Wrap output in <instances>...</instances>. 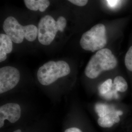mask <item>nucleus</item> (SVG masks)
<instances>
[{
    "mask_svg": "<svg viewBox=\"0 0 132 132\" xmlns=\"http://www.w3.org/2000/svg\"><path fill=\"white\" fill-rule=\"evenodd\" d=\"M117 64V59L112 51L104 48L90 58L85 68V75L89 78L94 79L103 71L113 70Z\"/></svg>",
    "mask_w": 132,
    "mask_h": 132,
    "instance_id": "1",
    "label": "nucleus"
},
{
    "mask_svg": "<svg viewBox=\"0 0 132 132\" xmlns=\"http://www.w3.org/2000/svg\"><path fill=\"white\" fill-rule=\"evenodd\" d=\"M3 27L5 34L16 44L23 42L24 38L28 41L32 42L38 37V28L35 25L23 26L12 16L5 19Z\"/></svg>",
    "mask_w": 132,
    "mask_h": 132,
    "instance_id": "2",
    "label": "nucleus"
},
{
    "mask_svg": "<svg viewBox=\"0 0 132 132\" xmlns=\"http://www.w3.org/2000/svg\"><path fill=\"white\" fill-rule=\"evenodd\" d=\"M67 25L65 17L60 16L56 21L51 15H46L40 19L38 26V39L41 44L50 45L58 31L63 32Z\"/></svg>",
    "mask_w": 132,
    "mask_h": 132,
    "instance_id": "3",
    "label": "nucleus"
},
{
    "mask_svg": "<svg viewBox=\"0 0 132 132\" xmlns=\"http://www.w3.org/2000/svg\"><path fill=\"white\" fill-rule=\"evenodd\" d=\"M71 72L69 64L64 61H53L44 64L38 70L37 78L42 85L47 86L59 78L68 76Z\"/></svg>",
    "mask_w": 132,
    "mask_h": 132,
    "instance_id": "4",
    "label": "nucleus"
},
{
    "mask_svg": "<svg viewBox=\"0 0 132 132\" xmlns=\"http://www.w3.org/2000/svg\"><path fill=\"white\" fill-rule=\"evenodd\" d=\"M107 43L106 29L103 24H98L84 33L80 44L84 50L94 52L104 48Z\"/></svg>",
    "mask_w": 132,
    "mask_h": 132,
    "instance_id": "5",
    "label": "nucleus"
},
{
    "mask_svg": "<svg viewBox=\"0 0 132 132\" xmlns=\"http://www.w3.org/2000/svg\"><path fill=\"white\" fill-rule=\"evenodd\" d=\"M20 79L19 71L15 68L6 66L0 69V93L12 89L18 84Z\"/></svg>",
    "mask_w": 132,
    "mask_h": 132,
    "instance_id": "6",
    "label": "nucleus"
},
{
    "mask_svg": "<svg viewBox=\"0 0 132 132\" xmlns=\"http://www.w3.org/2000/svg\"><path fill=\"white\" fill-rule=\"evenodd\" d=\"M21 115L20 105L14 103L5 104L0 107V127L4 125L5 120L15 123L19 120Z\"/></svg>",
    "mask_w": 132,
    "mask_h": 132,
    "instance_id": "7",
    "label": "nucleus"
},
{
    "mask_svg": "<svg viewBox=\"0 0 132 132\" xmlns=\"http://www.w3.org/2000/svg\"><path fill=\"white\" fill-rule=\"evenodd\" d=\"M13 41L10 37L5 34H0V62L6 59V55L12 52Z\"/></svg>",
    "mask_w": 132,
    "mask_h": 132,
    "instance_id": "8",
    "label": "nucleus"
},
{
    "mask_svg": "<svg viewBox=\"0 0 132 132\" xmlns=\"http://www.w3.org/2000/svg\"><path fill=\"white\" fill-rule=\"evenodd\" d=\"M122 114L121 111H113L104 117L99 118L97 122L101 127H112L115 123L119 122L120 121L119 116Z\"/></svg>",
    "mask_w": 132,
    "mask_h": 132,
    "instance_id": "9",
    "label": "nucleus"
},
{
    "mask_svg": "<svg viewBox=\"0 0 132 132\" xmlns=\"http://www.w3.org/2000/svg\"><path fill=\"white\" fill-rule=\"evenodd\" d=\"M26 7L28 10L34 11L44 12L50 5L49 0H24Z\"/></svg>",
    "mask_w": 132,
    "mask_h": 132,
    "instance_id": "10",
    "label": "nucleus"
},
{
    "mask_svg": "<svg viewBox=\"0 0 132 132\" xmlns=\"http://www.w3.org/2000/svg\"><path fill=\"white\" fill-rule=\"evenodd\" d=\"M113 87L117 91L125 92L128 89L127 83L122 76H118L114 79Z\"/></svg>",
    "mask_w": 132,
    "mask_h": 132,
    "instance_id": "11",
    "label": "nucleus"
},
{
    "mask_svg": "<svg viewBox=\"0 0 132 132\" xmlns=\"http://www.w3.org/2000/svg\"><path fill=\"white\" fill-rule=\"evenodd\" d=\"M95 110L99 118L104 117L107 114L114 111L112 110L111 107L109 106L108 105L102 103L96 104L95 106Z\"/></svg>",
    "mask_w": 132,
    "mask_h": 132,
    "instance_id": "12",
    "label": "nucleus"
},
{
    "mask_svg": "<svg viewBox=\"0 0 132 132\" xmlns=\"http://www.w3.org/2000/svg\"><path fill=\"white\" fill-rule=\"evenodd\" d=\"M113 87V83L111 79L106 80L99 86L98 90L100 94L104 96L111 90Z\"/></svg>",
    "mask_w": 132,
    "mask_h": 132,
    "instance_id": "13",
    "label": "nucleus"
},
{
    "mask_svg": "<svg viewBox=\"0 0 132 132\" xmlns=\"http://www.w3.org/2000/svg\"><path fill=\"white\" fill-rule=\"evenodd\" d=\"M124 61L126 68L132 72V46L129 48L126 53Z\"/></svg>",
    "mask_w": 132,
    "mask_h": 132,
    "instance_id": "14",
    "label": "nucleus"
},
{
    "mask_svg": "<svg viewBox=\"0 0 132 132\" xmlns=\"http://www.w3.org/2000/svg\"><path fill=\"white\" fill-rule=\"evenodd\" d=\"M71 4L78 6H84L87 5L89 0H68Z\"/></svg>",
    "mask_w": 132,
    "mask_h": 132,
    "instance_id": "15",
    "label": "nucleus"
},
{
    "mask_svg": "<svg viewBox=\"0 0 132 132\" xmlns=\"http://www.w3.org/2000/svg\"><path fill=\"white\" fill-rule=\"evenodd\" d=\"M65 132H82L81 130L76 127H72L67 129Z\"/></svg>",
    "mask_w": 132,
    "mask_h": 132,
    "instance_id": "16",
    "label": "nucleus"
},
{
    "mask_svg": "<svg viewBox=\"0 0 132 132\" xmlns=\"http://www.w3.org/2000/svg\"><path fill=\"white\" fill-rule=\"evenodd\" d=\"M108 1L110 4H111L112 5H114L117 1V0H108Z\"/></svg>",
    "mask_w": 132,
    "mask_h": 132,
    "instance_id": "17",
    "label": "nucleus"
},
{
    "mask_svg": "<svg viewBox=\"0 0 132 132\" xmlns=\"http://www.w3.org/2000/svg\"><path fill=\"white\" fill-rule=\"evenodd\" d=\"M13 132H22V131H21V130H15V131H14Z\"/></svg>",
    "mask_w": 132,
    "mask_h": 132,
    "instance_id": "18",
    "label": "nucleus"
}]
</instances>
